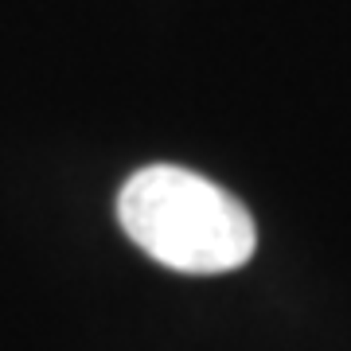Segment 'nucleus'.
<instances>
[{
    "mask_svg": "<svg viewBox=\"0 0 351 351\" xmlns=\"http://www.w3.org/2000/svg\"><path fill=\"white\" fill-rule=\"evenodd\" d=\"M117 219L133 246L180 274H226L250 262L258 230L230 191L176 164H152L125 180Z\"/></svg>",
    "mask_w": 351,
    "mask_h": 351,
    "instance_id": "1",
    "label": "nucleus"
}]
</instances>
